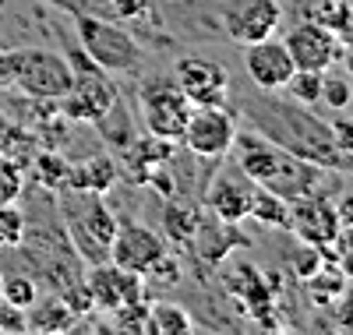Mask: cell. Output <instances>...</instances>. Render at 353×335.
<instances>
[{
    "label": "cell",
    "instance_id": "6da1fadb",
    "mask_svg": "<svg viewBox=\"0 0 353 335\" xmlns=\"http://www.w3.org/2000/svg\"><path fill=\"white\" fill-rule=\"evenodd\" d=\"M61 219H64V233L71 240L74 254L85 265H99L110 261V240L117 233V216L110 212V205L103 201V194L92 191H74V187H61Z\"/></svg>",
    "mask_w": 353,
    "mask_h": 335
},
{
    "label": "cell",
    "instance_id": "7a4b0ae2",
    "mask_svg": "<svg viewBox=\"0 0 353 335\" xmlns=\"http://www.w3.org/2000/svg\"><path fill=\"white\" fill-rule=\"evenodd\" d=\"M0 78L32 99H61L71 85V64L68 57L50 50H14L0 64Z\"/></svg>",
    "mask_w": 353,
    "mask_h": 335
},
{
    "label": "cell",
    "instance_id": "3957f363",
    "mask_svg": "<svg viewBox=\"0 0 353 335\" xmlns=\"http://www.w3.org/2000/svg\"><path fill=\"white\" fill-rule=\"evenodd\" d=\"M78 39H81V53L106 74H128L141 68V43L128 32L124 25L103 21L96 14H78L74 18Z\"/></svg>",
    "mask_w": 353,
    "mask_h": 335
},
{
    "label": "cell",
    "instance_id": "277c9868",
    "mask_svg": "<svg viewBox=\"0 0 353 335\" xmlns=\"http://www.w3.org/2000/svg\"><path fill=\"white\" fill-rule=\"evenodd\" d=\"M138 106H141V120L145 131L166 138V141H181L188 116H191V103L181 92V85L173 81V74H156L149 81H141L138 88Z\"/></svg>",
    "mask_w": 353,
    "mask_h": 335
},
{
    "label": "cell",
    "instance_id": "5b68a950",
    "mask_svg": "<svg viewBox=\"0 0 353 335\" xmlns=\"http://www.w3.org/2000/svg\"><path fill=\"white\" fill-rule=\"evenodd\" d=\"M71 64V85L68 92L57 99L61 103V113L68 120H78V124H96V120L117 103V88L103 78V71L88 60L92 68H78L74 60H68Z\"/></svg>",
    "mask_w": 353,
    "mask_h": 335
},
{
    "label": "cell",
    "instance_id": "8992f818",
    "mask_svg": "<svg viewBox=\"0 0 353 335\" xmlns=\"http://www.w3.org/2000/svg\"><path fill=\"white\" fill-rule=\"evenodd\" d=\"M85 293H88V307L92 311H117L124 303L145 300V276L128 272L113 261H99V265H85Z\"/></svg>",
    "mask_w": 353,
    "mask_h": 335
},
{
    "label": "cell",
    "instance_id": "52a82bcc",
    "mask_svg": "<svg viewBox=\"0 0 353 335\" xmlns=\"http://www.w3.org/2000/svg\"><path fill=\"white\" fill-rule=\"evenodd\" d=\"M181 141L201 159H223L237 145V124L226 106H194Z\"/></svg>",
    "mask_w": 353,
    "mask_h": 335
},
{
    "label": "cell",
    "instance_id": "ba28073f",
    "mask_svg": "<svg viewBox=\"0 0 353 335\" xmlns=\"http://www.w3.org/2000/svg\"><path fill=\"white\" fill-rule=\"evenodd\" d=\"M173 81L181 85L191 106H226L230 103V74L209 57H181L173 68Z\"/></svg>",
    "mask_w": 353,
    "mask_h": 335
},
{
    "label": "cell",
    "instance_id": "9c48e42d",
    "mask_svg": "<svg viewBox=\"0 0 353 335\" xmlns=\"http://www.w3.org/2000/svg\"><path fill=\"white\" fill-rule=\"evenodd\" d=\"M279 21H283L279 0H226L223 4V25L230 39L241 46L276 36Z\"/></svg>",
    "mask_w": 353,
    "mask_h": 335
},
{
    "label": "cell",
    "instance_id": "30bf717a",
    "mask_svg": "<svg viewBox=\"0 0 353 335\" xmlns=\"http://www.w3.org/2000/svg\"><path fill=\"white\" fill-rule=\"evenodd\" d=\"M283 43L293 57V68H304V71H332L336 60H339V39H336L332 28L321 25V21L293 25Z\"/></svg>",
    "mask_w": 353,
    "mask_h": 335
},
{
    "label": "cell",
    "instance_id": "8fae6325",
    "mask_svg": "<svg viewBox=\"0 0 353 335\" xmlns=\"http://www.w3.org/2000/svg\"><path fill=\"white\" fill-rule=\"evenodd\" d=\"M166 254V243L156 230H149L145 223H117V233L110 240V261L121 265L128 272H138V276H145L149 272V265L156 258Z\"/></svg>",
    "mask_w": 353,
    "mask_h": 335
},
{
    "label": "cell",
    "instance_id": "7c38bea8",
    "mask_svg": "<svg viewBox=\"0 0 353 335\" xmlns=\"http://www.w3.org/2000/svg\"><path fill=\"white\" fill-rule=\"evenodd\" d=\"M244 71L254 81V88H265V92H283L286 78L293 74V57L286 50L283 39L269 36L244 46Z\"/></svg>",
    "mask_w": 353,
    "mask_h": 335
},
{
    "label": "cell",
    "instance_id": "4fadbf2b",
    "mask_svg": "<svg viewBox=\"0 0 353 335\" xmlns=\"http://www.w3.org/2000/svg\"><path fill=\"white\" fill-rule=\"evenodd\" d=\"M290 230L297 233L304 243L329 247V243L339 236V216H336V208H332L325 198L301 194L297 205L290 208Z\"/></svg>",
    "mask_w": 353,
    "mask_h": 335
},
{
    "label": "cell",
    "instance_id": "5bb4252c",
    "mask_svg": "<svg viewBox=\"0 0 353 335\" xmlns=\"http://www.w3.org/2000/svg\"><path fill=\"white\" fill-rule=\"evenodd\" d=\"M25 321H28V332L57 335V332H71L81 321V314L61 293H50V296H36V303L25 311Z\"/></svg>",
    "mask_w": 353,
    "mask_h": 335
},
{
    "label": "cell",
    "instance_id": "9a60e30c",
    "mask_svg": "<svg viewBox=\"0 0 353 335\" xmlns=\"http://www.w3.org/2000/svg\"><path fill=\"white\" fill-rule=\"evenodd\" d=\"M117 184V163L110 156H92V159H85L78 166H71L68 173V187L74 191H92V194H110Z\"/></svg>",
    "mask_w": 353,
    "mask_h": 335
},
{
    "label": "cell",
    "instance_id": "2e32d148",
    "mask_svg": "<svg viewBox=\"0 0 353 335\" xmlns=\"http://www.w3.org/2000/svg\"><path fill=\"white\" fill-rule=\"evenodd\" d=\"M248 201H251V191L241 187V184H233V180H219V184L212 187V194H209L212 212L226 226H237V223L248 219Z\"/></svg>",
    "mask_w": 353,
    "mask_h": 335
},
{
    "label": "cell",
    "instance_id": "e0dca14e",
    "mask_svg": "<svg viewBox=\"0 0 353 335\" xmlns=\"http://www.w3.org/2000/svg\"><path fill=\"white\" fill-rule=\"evenodd\" d=\"M248 216L261 226H272V230H290V205L283 201V194H276L272 187L258 184L251 191V201H248Z\"/></svg>",
    "mask_w": 353,
    "mask_h": 335
},
{
    "label": "cell",
    "instance_id": "ac0fdd59",
    "mask_svg": "<svg viewBox=\"0 0 353 335\" xmlns=\"http://www.w3.org/2000/svg\"><path fill=\"white\" fill-rule=\"evenodd\" d=\"M145 332H152V335H188V332H194V318L188 314V307H181V303L159 300V303L149 307Z\"/></svg>",
    "mask_w": 353,
    "mask_h": 335
},
{
    "label": "cell",
    "instance_id": "d6986e66",
    "mask_svg": "<svg viewBox=\"0 0 353 335\" xmlns=\"http://www.w3.org/2000/svg\"><path fill=\"white\" fill-rule=\"evenodd\" d=\"M321 78H325V71L293 68V74H290L286 85H283V92L297 103V106H314V103H321Z\"/></svg>",
    "mask_w": 353,
    "mask_h": 335
},
{
    "label": "cell",
    "instance_id": "ffe728a7",
    "mask_svg": "<svg viewBox=\"0 0 353 335\" xmlns=\"http://www.w3.org/2000/svg\"><path fill=\"white\" fill-rule=\"evenodd\" d=\"M163 223H166V236L170 240H176V243H188L198 230H201V223H198V212L194 208H188V205H166V212H163Z\"/></svg>",
    "mask_w": 353,
    "mask_h": 335
},
{
    "label": "cell",
    "instance_id": "44dd1931",
    "mask_svg": "<svg viewBox=\"0 0 353 335\" xmlns=\"http://www.w3.org/2000/svg\"><path fill=\"white\" fill-rule=\"evenodd\" d=\"M39 296V283L32 276H0V300L11 303V307L28 311Z\"/></svg>",
    "mask_w": 353,
    "mask_h": 335
},
{
    "label": "cell",
    "instance_id": "7402d4cb",
    "mask_svg": "<svg viewBox=\"0 0 353 335\" xmlns=\"http://www.w3.org/2000/svg\"><path fill=\"white\" fill-rule=\"evenodd\" d=\"M68 173H71V163L64 156H57V152H43V156H36V180L46 187V191H61L68 187Z\"/></svg>",
    "mask_w": 353,
    "mask_h": 335
},
{
    "label": "cell",
    "instance_id": "603a6c76",
    "mask_svg": "<svg viewBox=\"0 0 353 335\" xmlns=\"http://www.w3.org/2000/svg\"><path fill=\"white\" fill-rule=\"evenodd\" d=\"M25 212L11 201V205H0V251H14L21 247V240H25Z\"/></svg>",
    "mask_w": 353,
    "mask_h": 335
},
{
    "label": "cell",
    "instance_id": "cb8c5ba5",
    "mask_svg": "<svg viewBox=\"0 0 353 335\" xmlns=\"http://www.w3.org/2000/svg\"><path fill=\"white\" fill-rule=\"evenodd\" d=\"M350 99H353V85H350V78L346 74H329L325 71V78H321V103H325L329 110H346L350 106Z\"/></svg>",
    "mask_w": 353,
    "mask_h": 335
},
{
    "label": "cell",
    "instance_id": "d4e9b609",
    "mask_svg": "<svg viewBox=\"0 0 353 335\" xmlns=\"http://www.w3.org/2000/svg\"><path fill=\"white\" fill-rule=\"evenodd\" d=\"M21 187H25L21 170H18L11 159H0V205L18 201V198H21Z\"/></svg>",
    "mask_w": 353,
    "mask_h": 335
},
{
    "label": "cell",
    "instance_id": "484cf974",
    "mask_svg": "<svg viewBox=\"0 0 353 335\" xmlns=\"http://www.w3.org/2000/svg\"><path fill=\"white\" fill-rule=\"evenodd\" d=\"M145 279L156 283V286H173V283H181V265H176V261L170 258V251H166L163 258H156V261L149 265Z\"/></svg>",
    "mask_w": 353,
    "mask_h": 335
},
{
    "label": "cell",
    "instance_id": "4316f807",
    "mask_svg": "<svg viewBox=\"0 0 353 335\" xmlns=\"http://www.w3.org/2000/svg\"><path fill=\"white\" fill-rule=\"evenodd\" d=\"M0 332H28L25 311H21V307H11V303L0 300Z\"/></svg>",
    "mask_w": 353,
    "mask_h": 335
},
{
    "label": "cell",
    "instance_id": "83f0119b",
    "mask_svg": "<svg viewBox=\"0 0 353 335\" xmlns=\"http://www.w3.org/2000/svg\"><path fill=\"white\" fill-rule=\"evenodd\" d=\"M293 268H297L304 279L314 276V272H318V247H314V243H304L301 254H297V261H293Z\"/></svg>",
    "mask_w": 353,
    "mask_h": 335
},
{
    "label": "cell",
    "instance_id": "f1b7e54d",
    "mask_svg": "<svg viewBox=\"0 0 353 335\" xmlns=\"http://www.w3.org/2000/svg\"><path fill=\"white\" fill-rule=\"evenodd\" d=\"M329 131H332V141H336V148H343V152H353V120H336V124H332Z\"/></svg>",
    "mask_w": 353,
    "mask_h": 335
},
{
    "label": "cell",
    "instance_id": "f546056e",
    "mask_svg": "<svg viewBox=\"0 0 353 335\" xmlns=\"http://www.w3.org/2000/svg\"><path fill=\"white\" fill-rule=\"evenodd\" d=\"M336 216H339V226H353V194L339 201V208H336Z\"/></svg>",
    "mask_w": 353,
    "mask_h": 335
},
{
    "label": "cell",
    "instance_id": "4dcf8cb0",
    "mask_svg": "<svg viewBox=\"0 0 353 335\" xmlns=\"http://www.w3.org/2000/svg\"><path fill=\"white\" fill-rule=\"evenodd\" d=\"M339 57H343V60H346V74H350V78H353V43H346V46H343V53H339Z\"/></svg>",
    "mask_w": 353,
    "mask_h": 335
},
{
    "label": "cell",
    "instance_id": "1f68e13d",
    "mask_svg": "<svg viewBox=\"0 0 353 335\" xmlns=\"http://www.w3.org/2000/svg\"><path fill=\"white\" fill-rule=\"evenodd\" d=\"M343 4H353V0H343Z\"/></svg>",
    "mask_w": 353,
    "mask_h": 335
}]
</instances>
